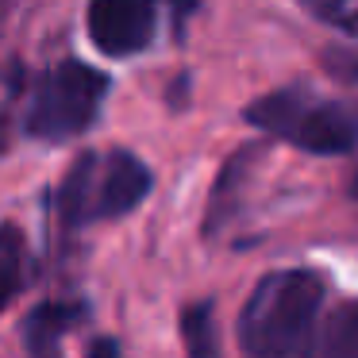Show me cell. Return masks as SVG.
Wrapping results in <instances>:
<instances>
[{
    "mask_svg": "<svg viewBox=\"0 0 358 358\" xmlns=\"http://www.w3.org/2000/svg\"><path fill=\"white\" fill-rule=\"evenodd\" d=\"M258 155H262V147L250 143V147H239L224 166H220L216 185H212V193H208V208H204V235H208V239H216V235L235 220V212H239V204H243V185L250 181V170H255Z\"/></svg>",
    "mask_w": 358,
    "mask_h": 358,
    "instance_id": "6",
    "label": "cell"
},
{
    "mask_svg": "<svg viewBox=\"0 0 358 358\" xmlns=\"http://www.w3.org/2000/svg\"><path fill=\"white\" fill-rule=\"evenodd\" d=\"M304 358H358V296L339 301L320 320Z\"/></svg>",
    "mask_w": 358,
    "mask_h": 358,
    "instance_id": "8",
    "label": "cell"
},
{
    "mask_svg": "<svg viewBox=\"0 0 358 358\" xmlns=\"http://www.w3.org/2000/svg\"><path fill=\"white\" fill-rule=\"evenodd\" d=\"M108 73L78 58H62L50 70L35 73L27 89L24 131L43 143H66L96 124L108 96Z\"/></svg>",
    "mask_w": 358,
    "mask_h": 358,
    "instance_id": "4",
    "label": "cell"
},
{
    "mask_svg": "<svg viewBox=\"0 0 358 358\" xmlns=\"http://www.w3.org/2000/svg\"><path fill=\"white\" fill-rule=\"evenodd\" d=\"M304 12L320 20V24L335 27L343 35H358V0H296Z\"/></svg>",
    "mask_w": 358,
    "mask_h": 358,
    "instance_id": "11",
    "label": "cell"
},
{
    "mask_svg": "<svg viewBox=\"0 0 358 358\" xmlns=\"http://www.w3.org/2000/svg\"><path fill=\"white\" fill-rule=\"evenodd\" d=\"M85 358H124V355H120V343L112 339V335H96V339L89 343Z\"/></svg>",
    "mask_w": 358,
    "mask_h": 358,
    "instance_id": "13",
    "label": "cell"
},
{
    "mask_svg": "<svg viewBox=\"0 0 358 358\" xmlns=\"http://www.w3.org/2000/svg\"><path fill=\"white\" fill-rule=\"evenodd\" d=\"M85 316H89V308L78 301H43L39 308H31L24 320L27 350H31L35 358H55L62 335H70Z\"/></svg>",
    "mask_w": 358,
    "mask_h": 358,
    "instance_id": "7",
    "label": "cell"
},
{
    "mask_svg": "<svg viewBox=\"0 0 358 358\" xmlns=\"http://www.w3.org/2000/svg\"><path fill=\"white\" fill-rule=\"evenodd\" d=\"M327 278L308 266L270 270L250 289L235 320L243 358H301L320 324Z\"/></svg>",
    "mask_w": 358,
    "mask_h": 358,
    "instance_id": "1",
    "label": "cell"
},
{
    "mask_svg": "<svg viewBox=\"0 0 358 358\" xmlns=\"http://www.w3.org/2000/svg\"><path fill=\"white\" fill-rule=\"evenodd\" d=\"M320 58L335 81H343L350 93H358V47H327Z\"/></svg>",
    "mask_w": 358,
    "mask_h": 358,
    "instance_id": "12",
    "label": "cell"
},
{
    "mask_svg": "<svg viewBox=\"0 0 358 358\" xmlns=\"http://www.w3.org/2000/svg\"><path fill=\"white\" fill-rule=\"evenodd\" d=\"M155 189V173L131 150H85L73 158L58 185L55 208L66 231H81L89 224H112L139 208Z\"/></svg>",
    "mask_w": 358,
    "mask_h": 358,
    "instance_id": "2",
    "label": "cell"
},
{
    "mask_svg": "<svg viewBox=\"0 0 358 358\" xmlns=\"http://www.w3.org/2000/svg\"><path fill=\"white\" fill-rule=\"evenodd\" d=\"M347 196L355 201V208H358V166H355V173H350V181H347Z\"/></svg>",
    "mask_w": 358,
    "mask_h": 358,
    "instance_id": "15",
    "label": "cell"
},
{
    "mask_svg": "<svg viewBox=\"0 0 358 358\" xmlns=\"http://www.w3.org/2000/svg\"><path fill=\"white\" fill-rule=\"evenodd\" d=\"M85 27L104 58H135L158 35V0H89Z\"/></svg>",
    "mask_w": 358,
    "mask_h": 358,
    "instance_id": "5",
    "label": "cell"
},
{
    "mask_svg": "<svg viewBox=\"0 0 358 358\" xmlns=\"http://www.w3.org/2000/svg\"><path fill=\"white\" fill-rule=\"evenodd\" d=\"M27 235L16 224H0V316L12 308L27 285Z\"/></svg>",
    "mask_w": 358,
    "mask_h": 358,
    "instance_id": "9",
    "label": "cell"
},
{
    "mask_svg": "<svg viewBox=\"0 0 358 358\" xmlns=\"http://www.w3.org/2000/svg\"><path fill=\"white\" fill-rule=\"evenodd\" d=\"M181 343L189 358H220V324L212 301H193L181 308Z\"/></svg>",
    "mask_w": 358,
    "mask_h": 358,
    "instance_id": "10",
    "label": "cell"
},
{
    "mask_svg": "<svg viewBox=\"0 0 358 358\" xmlns=\"http://www.w3.org/2000/svg\"><path fill=\"white\" fill-rule=\"evenodd\" d=\"M243 120L270 139H281L316 158L355 155L358 150V112L347 108L343 101L316 96L304 85L262 93L243 108Z\"/></svg>",
    "mask_w": 358,
    "mask_h": 358,
    "instance_id": "3",
    "label": "cell"
},
{
    "mask_svg": "<svg viewBox=\"0 0 358 358\" xmlns=\"http://www.w3.org/2000/svg\"><path fill=\"white\" fill-rule=\"evenodd\" d=\"M20 0H0V27L8 24V16H12V8H16Z\"/></svg>",
    "mask_w": 358,
    "mask_h": 358,
    "instance_id": "14",
    "label": "cell"
}]
</instances>
